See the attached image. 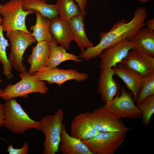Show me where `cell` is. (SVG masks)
I'll list each match as a JSON object with an SVG mask.
<instances>
[{
  "label": "cell",
  "mask_w": 154,
  "mask_h": 154,
  "mask_svg": "<svg viewBox=\"0 0 154 154\" xmlns=\"http://www.w3.org/2000/svg\"><path fill=\"white\" fill-rule=\"evenodd\" d=\"M115 75L112 68L100 69L98 90L101 95L102 101L105 104L112 100L119 92V84L113 78Z\"/></svg>",
  "instance_id": "cell-13"
},
{
  "label": "cell",
  "mask_w": 154,
  "mask_h": 154,
  "mask_svg": "<svg viewBox=\"0 0 154 154\" xmlns=\"http://www.w3.org/2000/svg\"><path fill=\"white\" fill-rule=\"evenodd\" d=\"M50 52V44L46 41L38 42L32 48L27 62L31 65L27 72L32 75L40 69L47 66Z\"/></svg>",
  "instance_id": "cell-17"
},
{
  "label": "cell",
  "mask_w": 154,
  "mask_h": 154,
  "mask_svg": "<svg viewBox=\"0 0 154 154\" xmlns=\"http://www.w3.org/2000/svg\"><path fill=\"white\" fill-rule=\"evenodd\" d=\"M95 128L100 132L127 133L132 127H127L121 118L103 106L91 112H85Z\"/></svg>",
  "instance_id": "cell-8"
},
{
  "label": "cell",
  "mask_w": 154,
  "mask_h": 154,
  "mask_svg": "<svg viewBox=\"0 0 154 154\" xmlns=\"http://www.w3.org/2000/svg\"><path fill=\"white\" fill-rule=\"evenodd\" d=\"M64 115L62 109L60 108L54 114L46 116L40 121L39 130L42 132L45 137L43 144L44 154H55L59 151Z\"/></svg>",
  "instance_id": "cell-5"
},
{
  "label": "cell",
  "mask_w": 154,
  "mask_h": 154,
  "mask_svg": "<svg viewBox=\"0 0 154 154\" xmlns=\"http://www.w3.org/2000/svg\"><path fill=\"white\" fill-rule=\"evenodd\" d=\"M34 13L35 11L33 10H23L22 0H10L0 4V15L2 19V26L3 31L6 32L7 38L12 31L15 30L32 34L27 28L25 19L28 15Z\"/></svg>",
  "instance_id": "cell-3"
},
{
  "label": "cell",
  "mask_w": 154,
  "mask_h": 154,
  "mask_svg": "<svg viewBox=\"0 0 154 154\" xmlns=\"http://www.w3.org/2000/svg\"><path fill=\"white\" fill-rule=\"evenodd\" d=\"M3 89L1 88H0V97L1 95L2 94L3 92Z\"/></svg>",
  "instance_id": "cell-33"
},
{
  "label": "cell",
  "mask_w": 154,
  "mask_h": 154,
  "mask_svg": "<svg viewBox=\"0 0 154 154\" xmlns=\"http://www.w3.org/2000/svg\"><path fill=\"white\" fill-rule=\"evenodd\" d=\"M139 1L142 3H144L150 0H138Z\"/></svg>",
  "instance_id": "cell-32"
},
{
  "label": "cell",
  "mask_w": 154,
  "mask_h": 154,
  "mask_svg": "<svg viewBox=\"0 0 154 154\" xmlns=\"http://www.w3.org/2000/svg\"><path fill=\"white\" fill-rule=\"evenodd\" d=\"M32 75L39 80L46 81L50 85L56 83L59 86L69 80H75L77 82H80L85 81L89 78L86 73L79 72L74 69H61L57 66L43 68Z\"/></svg>",
  "instance_id": "cell-10"
},
{
  "label": "cell",
  "mask_w": 154,
  "mask_h": 154,
  "mask_svg": "<svg viewBox=\"0 0 154 154\" xmlns=\"http://www.w3.org/2000/svg\"><path fill=\"white\" fill-rule=\"evenodd\" d=\"M154 95V74L144 77L135 105L138 106L149 96Z\"/></svg>",
  "instance_id": "cell-27"
},
{
  "label": "cell",
  "mask_w": 154,
  "mask_h": 154,
  "mask_svg": "<svg viewBox=\"0 0 154 154\" xmlns=\"http://www.w3.org/2000/svg\"><path fill=\"white\" fill-rule=\"evenodd\" d=\"M78 5L81 15L84 17L86 15V5L87 0H74Z\"/></svg>",
  "instance_id": "cell-29"
},
{
  "label": "cell",
  "mask_w": 154,
  "mask_h": 154,
  "mask_svg": "<svg viewBox=\"0 0 154 154\" xmlns=\"http://www.w3.org/2000/svg\"><path fill=\"white\" fill-rule=\"evenodd\" d=\"M47 0H22L24 11L33 10L39 12L50 19L58 15L56 5L47 4Z\"/></svg>",
  "instance_id": "cell-23"
},
{
  "label": "cell",
  "mask_w": 154,
  "mask_h": 154,
  "mask_svg": "<svg viewBox=\"0 0 154 154\" xmlns=\"http://www.w3.org/2000/svg\"><path fill=\"white\" fill-rule=\"evenodd\" d=\"M113 99L103 106L122 118L141 119L142 115L135 104L131 92L127 91L123 86Z\"/></svg>",
  "instance_id": "cell-9"
},
{
  "label": "cell",
  "mask_w": 154,
  "mask_h": 154,
  "mask_svg": "<svg viewBox=\"0 0 154 154\" xmlns=\"http://www.w3.org/2000/svg\"><path fill=\"white\" fill-rule=\"evenodd\" d=\"M21 80L14 84L7 85L3 89L0 97L7 100L18 97L24 98L28 96V94L38 93L45 94L49 90L44 81L39 80L27 72H21L19 74Z\"/></svg>",
  "instance_id": "cell-4"
},
{
  "label": "cell",
  "mask_w": 154,
  "mask_h": 154,
  "mask_svg": "<svg viewBox=\"0 0 154 154\" xmlns=\"http://www.w3.org/2000/svg\"><path fill=\"white\" fill-rule=\"evenodd\" d=\"M2 82V80L0 79V83L1 82Z\"/></svg>",
  "instance_id": "cell-34"
},
{
  "label": "cell",
  "mask_w": 154,
  "mask_h": 154,
  "mask_svg": "<svg viewBox=\"0 0 154 154\" xmlns=\"http://www.w3.org/2000/svg\"><path fill=\"white\" fill-rule=\"evenodd\" d=\"M129 40L136 49L154 57V31L143 27Z\"/></svg>",
  "instance_id": "cell-20"
},
{
  "label": "cell",
  "mask_w": 154,
  "mask_h": 154,
  "mask_svg": "<svg viewBox=\"0 0 154 154\" xmlns=\"http://www.w3.org/2000/svg\"><path fill=\"white\" fill-rule=\"evenodd\" d=\"M136 49L130 41L125 39L104 49L99 56V67L101 69L116 66L126 56L129 51Z\"/></svg>",
  "instance_id": "cell-11"
},
{
  "label": "cell",
  "mask_w": 154,
  "mask_h": 154,
  "mask_svg": "<svg viewBox=\"0 0 154 154\" xmlns=\"http://www.w3.org/2000/svg\"><path fill=\"white\" fill-rule=\"evenodd\" d=\"M148 15L144 7L137 8L134 16L129 22L122 18L114 24L108 32H102L100 35V41L96 45L87 48L80 54L82 58L87 61L99 57L105 49L126 38L130 40L140 29L146 26L145 21Z\"/></svg>",
  "instance_id": "cell-1"
},
{
  "label": "cell",
  "mask_w": 154,
  "mask_h": 154,
  "mask_svg": "<svg viewBox=\"0 0 154 154\" xmlns=\"http://www.w3.org/2000/svg\"><path fill=\"white\" fill-rule=\"evenodd\" d=\"M70 135L81 140L91 139L100 131L85 113L76 116L71 123Z\"/></svg>",
  "instance_id": "cell-15"
},
{
  "label": "cell",
  "mask_w": 154,
  "mask_h": 154,
  "mask_svg": "<svg viewBox=\"0 0 154 154\" xmlns=\"http://www.w3.org/2000/svg\"><path fill=\"white\" fill-rule=\"evenodd\" d=\"M126 133L100 132L93 137L81 141L92 154H114L123 142Z\"/></svg>",
  "instance_id": "cell-6"
},
{
  "label": "cell",
  "mask_w": 154,
  "mask_h": 154,
  "mask_svg": "<svg viewBox=\"0 0 154 154\" xmlns=\"http://www.w3.org/2000/svg\"><path fill=\"white\" fill-rule=\"evenodd\" d=\"M8 38L11 52L8 58L12 68L20 72H27L23 64V55L27 48L37 40L32 34L19 30L12 31Z\"/></svg>",
  "instance_id": "cell-7"
},
{
  "label": "cell",
  "mask_w": 154,
  "mask_h": 154,
  "mask_svg": "<svg viewBox=\"0 0 154 154\" xmlns=\"http://www.w3.org/2000/svg\"><path fill=\"white\" fill-rule=\"evenodd\" d=\"M36 21L35 24L31 25L30 29L32 35L38 42L46 41L50 43L54 39L50 33L49 26L50 19L37 11H35Z\"/></svg>",
  "instance_id": "cell-22"
},
{
  "label": "cell",
  "mask_w": 154,
  "mask_h": 154,
  "mask_svg": "<svg viewBox=\"0 0 154 154\" xmlns=\"http://www.w3.org/2000/svg\"><path fill=\"white\" fill-rule=\"evenodd\" d=\"M146 28L152 31H154V18L147 20L145 23Z\"/></svg>",
  "instance_id": "cell-31"
},
{
  "label": "cell",
  "mask_w": 154,
  "mask_h": 154,
  "mask_svg": "<svg viewBox=\"0 0 154 154\" xmlns=\"http://www.w3.org/2000/svg\"><path fill=\"white\" fill-rule=\"evenodd\" d=\"M56 5L60 17L68 22L81 15L78 5L73 0H57Z\"/></svg>",
  "instance_id": "cell-24"
},
{
  "label": "cell",
  "mask_w": 154,
  "mask_h": 154,
  "mask_svg": "<svg viewBox=\"0 0 154 154\" xmlns=\"http://www.w3.org/2000/svg\"><path fill=\"white\" fill-rule=\"evenodd\" d=\"M137 106L142 115L143 124L147 126L154 113V95L147 97Z\"/></svg>",
  "instance_id": "cell-26"
},
{
  "label": "cell",
  "mask_w": 154,
  "mask_h": 154,
  "mask_svg": "<svg viewBox=\"0 0 154 154\" xmlns=\"http://www.w3.org/2000/svg\"><path fill=\"white\" fill-rule=\"evenodd\" d=\"M50 52L46 66L56 67L62 62L72 60L80 62L82 60L80 56L75 55L66 52V50L57 45V42L54 39L50 43Z\"/></svg>",
  "instance_id": "cell-21"
},
{
  "label": "cell",
  "mask_w": 154,
  "mask_h": 154,
  "mask_svg": "<svg viewBox=\"0 0 154 154\" xmlns=\"http://www.w3.org/2000/svg\"><path fill=\"white\" fill-rule=\"evenodd\" d=\"M49 31L53 38L66 50L70 49L73 40L68 21L61 19L58 15L50 19Z\"/></svg>",
  "instance_id": "cell-16"
},
{
  "label": "cell",
  "mask_w": 154,
  "mask_h": 154,
  "mask_svg": "<svg viewBox=\"0 0 154 154\" xmlns=\"http://www.w3.org/2000/svg\"><path fill=\"white\" fill-rule=\"evenodd\" d=\"M115 75L124 82L127 88L131 91L133 99L136 102L143 83L144 77L133 70L120 63L112 68Z\"/></svg>",
  "instance_id": "cell-14"
},
{
  "label": "cell",
  "mask_w": 154,
  "mask_h": 154,
  "mask_svg": "<svg viewBox=\"0 0 154 154\" xmlns=\"http://www.w3.org/2000/svg\"><path fill=\"white\" fill-rule=\"evenodd\" d=\"M4 104L0 103V126L3 125L4 121Z\"/></svg>",
  "instance_id": "cell-30"
},
{
  "label": "cell",
  "mask_w": 154,
  "mask_h": 154,
  "mask_svg": "<svg viewBox=\"0 0 154 154\" xmlns=\"http://www.w3.org/2000/svg\"><path fill=\"white\" fill-rule=\"evenodd\" d=\"M120 63L143 77L154 74V57L136 49L130 50Z\"/></svg>",
  "instance_id": "cell-12"
},
{
  "label": "cell",
  "mask_w": 154,
  "mask_h": 154,
  "mask_svg": "<svg viewBox=\"0 0 154 154\" xmlns=\"http://www.w3.org/2000/svg\"><path fill=\"white\" fill-rule=\"evenodd\" d=\"M84 17L81 15L75 16L68 22L73 40L76 43L80 49L81 52L84 51L85 48H88L94 46L86 34Z\"/></svg>",
  "instance_id": "cell-19"
},
{
  "label": "cell",
  "mask_w": 154,
  "mask_h": 154,
  "mask_svg": "<svg viewBox=\"0 0 154 154\" xmlns=\"http://www.w3.org/2000/svg\"><path fill=\"white\" fill-rule=\"evenodd\" d=\"M3 126L15 134L34 129L39 130L40 122L31 118L17 102L15 98L5 101Z\"/></svg>",
  "instance_id": "cell-2"
},
{
  "label": "cell",
  "mask_w": 154,
  "mask_h": 154,
  "mask_svg": "<svg viewBox=\"0 0 154 154\" xmlns=\"http://www.w3.org/2000/svg\"><path fill=\"white\" fill-rule=\"evenodd\" d=\"M2 19V17L0 15V65L1 63L3 64V72L7 73L12 70L6 52L7 48L10 47V44L3 36L1 25Z\"/></svg>",
  "instance_id": "cell-25"
},
{
  "label": "cell",
  "mask_w": 154,
  "mask_h": 154,
  "mask_svg": "<svg viewBox=\"0 0 154 154\" xmlns=\"http://www.w3.org/2000/svg\"><path fill=\"white\" fill-rule=\"evenodd\" d=\"M58 149L62 154H92L81 140L68 133L63 123L60 132Z\"/></svg>",
  "instance_id": "cell-18"
},
{
  "label": "cell",
  "mask_w": 154,
  "mask_h": 154,
  "mask_svg": "<svg viewBox=\"0 0 154 154\" xmlns=\"http://www.w3.org/2000/svg\"><path fill=\"white\" fill-rule=\"evenodd\" d=\"M29 145L28 143L25 142L22 147L19 149L13 148L11 144L7 147V150L9 154H27L28 153Z\"/></svg>",
  "instance_id": "cell-28"
}]
</instances>
